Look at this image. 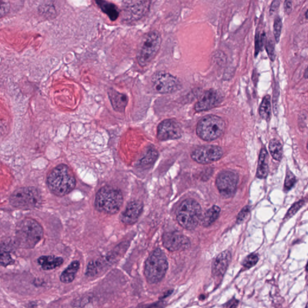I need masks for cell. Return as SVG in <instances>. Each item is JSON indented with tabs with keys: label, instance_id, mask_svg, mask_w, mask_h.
Returning <instances> with one entry per match:
<instances>
[{
	"label": "cell",
	"instance_id": "cell-1",
	"mask_svg": "<svg viewBox=\"0 0 308 308\" xmlns=\"http://www.w3.org/2000/svg\"><path fill=\"white\" fill-rule=\"evenodd\" d=\"M47 184L54 194L64 196L71 193L76 187V179L70 167L66 164H60L49 173Z\"/></svg>",
	"mask_w": 308,
	"mask_h": 308
},
{
	"label": "cell",
	"instance_id": "cell-2",
	"mask_svg": "<svg viewBox=\"0 0 308 308\" xmlns=\"http://www.w3.org/2000/svg\"><path fill=\"white\" fill-rule=\"evenodd\" d=\"M124 197L120 190L105 186L96 194L95 207L98 211L107 214H115L121 210Z\"/></svg>",
	"mask_w": 308,
	"mask_h": 308
},
{
	"label": "cell",
	"instance_id": "cell-3",
	"mask_svg": "<svg viewBox=\"0 0 308 308\" xmlns=\"http://www.w3.org/2000/svg\"><path fill=\"white\" fill-rule=\"evenodd\" d=\"M43 227L34 219H26L17 226V242L21 247L31 249L43 238Z\"/></svg>",
	"mask_w": 308,
	"mask_h": 308
},
{
	"label": "cell",
	"instance_id": "cell-4",
	"mask_svg": "<svg viewBox=\"0 0 308 308\" xmlns=\"http://www.w3.org/2000/svg\"><path fill=\"white\" fill-rule=\"evenodd\" d=\"M169 264L165 253L160 248L154 250L146 259L145 275L150 283L161 282L168 270Z\"/></svg>",
	"mask_w": 308,
	"mask_h": 308
},
{
	"label": "cell",
	"instance_id": "cell-5",
	"mask_svg": "<svg viewBox=\"0 0 308 308\" xmlns=\"http://www.w3.org/2000/svg\"><path fill=\"white\" fill-rule=\"evenodd\" d=\"M202 219V208L198 202L186 199L181 203L176 211V220L182 228L193 230L198 226Z\"/></svg>",
	"mask_w": 308,
	"mask_h": 308
},
{
	"label": "cell",
	"instance_id": "cell-6",
	"mask_svg": "<svg viewBox=\"0 0 308 308\" xmlns=\"http://www.w3.org/2000/svg\"><path fill=\"white\" fill-rule=\"evenodd\" d=\"M161 44V37L158 31H151L145 36L137 54V61L140 67H145L153 61Z\"/></svg>",
	"mask_w": 308,
	"mask_h": 308
},
{
	"label": "cell",
	"instance_id": "cell-7",
	"mask_svg": "<svg viewBox=\"0 0 308 308\" xmlns=\"http://www.w3.org/2000/svg\"><path fill=\"white\" fill-rule=\"evenodd\" d=\"M225 128V122L222 118L216 115H208L197 124L196 133L205 141H213L223 135Z\"/></svg>",
	"mask_w": 308,
	"mask_h": 308
},
{
	"label": "cell",
	"instance_id": "cell-8",
	"mask_svg": "<svg viewBox=\"0 0 308 308\" xmlns=\"http://www.w3.org/2000/svg\"><path fill=\"white\" fill-rule=\"evenodd\" d=\"M41 200L40 191L32 187L20 188L15 191L10 197L11 205L22 210L37 208L41 205Z\"/></svg>",
	"mask_w": 308,
	"mask_h": 308
},
{
	"label": "cell",
	"instance_id": "cell-9",
	"mask_svg": "<svg viewBox=\"0 0 308 308\" xmlns=\"http://www.w3.org/2000/svg\"><path fill=\"white\" fill-rule=\"evenodd\" d=\"M152 86L161 94H169L177 91L181 85L178 79L165 72H157L152 77Z\"/></svg>",
	"mask_w": 308,
	"mask_h": 308
},
{
	"label": "cell",
	"instance_id": "cell-10",
	"mask_svg": "<svg viewBox=\"0 0 308 308\" xmlns=\"http://www.w3.org/2000/svg\"><path fill=\"white\" fill-rule=\"evenodd\" d=\"M238 182V176L235 172L226 170L220 173L216 179V186L221 196L229 198L234 195Z\"/></svg>",
	"mask_w": 308,
	"mask_h": 308
},
{
	"label": "cell",
	"instance_id": "cell-11",
	"mask_svg": "<svg viewBox=\"0 0 308 308\" xmlns=\"http://www.w3.org/2000/svg\"><path fill=\"white\" fill-rule=\"evenodd\" d=\"M222 149L219 146L205 145L197 148L191 152V158L196 162L207 164L219 160L223 156Z\"/></svg>",
	"mask_w": 308,
	"mask_h": 308
},
{
	"label": "cell",
	"instance_id": "cell-12",
	"mask_svg": "<svg viewBox=\"0 0 308 308\" xmlns=\"http://www.w3.org/2000/svg\"><path fill=\"white\" fill-rule=\"evenodd\" d=\"M182 135L181 125L174 119H165L157 127V137L160 141L180 139Z\"/></svg>",
	"mask_w": 308,
	"mask_h": 308
},
{
	"label": "cell",
	"instance_id": "cell-13",
	"mask_svg": "<svg viewBox=\"0 0 308 308\" xmlns=\"http://www.w3.org/2000/svg\"><path fill=\"white\" fill-rule=\"evenodd\" d=\"M164 247L170 252L181 251L188 249L191 243L189 238L178 232H166L163 235Z\"/></svg>",
	"mask_w": 308,
	"mask_h": 308
},
{
	"label": "cell",
	"instance_id": "cell-14",
	"mask_svg": "<svg viewBox=\"0 0 308 308\" xmlns=\"http://www.w3.org/2000/svg\"><path fill=\"white\" fill-rule=\"evenodd\" d=\"M222 101V96L216 90L210 89L205 92L195 104L194 109L197 112H205L216 107Z\"/></svg>",
	"mask_w": 308,
	"mask_h": 308
},
{
	"label": "cell",
	"instance_id": "cell-15",
	"mask_svg": "<svg viewBox=\"0 0 308 308\" xmlns=\"http://www.w3.org/2000/svg\"><path fill=\"white\" fill-rule=\"evenodd\" d=\"M143 210V203L139 200H133L128 203L121 215L122 222L126 225H133L141 216Z\"/></svg>",
	"mask_w": 308,
	"mask_h": 308
},
{
	"label": "cell",
	"instance_id": "cell-16",
	"mask_svg": "<svg viewBox=\"0 0 308 308\" xmlns=\"http://www.w3.org/2000/svg\"><path fill=\"white\" fill-rule=\"evenodd\" d=\"M125 13L128 20H139L147 13L149 2H127Z\"/></svg>",
	"mask_w": 308,
	"mask_h": 308
},
{
	"label": "cell",
	"instance_id": "cell-17",
	"mask_svg": "<svg viewBox=\"0 0 308 308\" xmlns=\"http://www.w3.org/2000/svg\"><path fill=\"white\" fill-rule=\"evenodd\" d=\"M231 253L228 250L220 253L214 259L212 264V274L215 277H222L226 273L230 262L231 261Z\"/></svg>",
	"mask_w": 308,
	"mask_h": 308
},
{
	"label": "cell",
	"instance_id": "cell-18",
	"mask_svg": "<svg viewBox=\"0 0 308 308\" xmlns=\"http://www.w3.org/2000/svg\"><path fill=\"white\" fill-rule=\"evenodd\" d=\"M107 94L110 103L115 111L124 113L128 104V96L113 88H110Z\"/></svg>",
	"mask_w": 308,
	"mask_h": 308
},
{
	"label": "cell",
	"instance_id": "cell-19",
	"mask_svg": "<svg viewBox=\"0 0 308 308\" xmlns=\"http://www.w3.org/2000/svg\"><path fill=\"white\" fill-rule=\"evenodd\" d=\"M38 262L44 270H51L58 268L64 262L62 257L56 256H42L38 259Z\"/></svg>",
	"mask_w": 308,
	"mask_h": 308
},
{
	"label": "cell",
	"instance_id": "cell-20",
	"mask_svg": "<svg viewBox=\"0 0 308 308\" xmlns=\"http://www.w3.org/2000/svg\"><path fill=\"white\" fill-rule=\"evenodd\" d=\"M98 7L101 9L103 13L107 15V17L112 22H115L119 16V11L116 5L111 2L98 0L95 1Z\"/></svg>",
	"mask_w": 308,
	"mask_h": 308
},
{
	"label": "cell",
	"instance_id": "cell-21",
	"mask_svg": "<svg viewBox=\"0 0 308 308\" xmlns=\"http://www.w3.org/2000/svg\"><path fill=\"white\" fill-rule=\"evenodd\" d=\"M268 155L265 148H262L260 152L258 169H257L256 176L259 179H264L267 177L268 173Z\"/></svg>",
	"mask_w": 308,
	"mask_h": 308
},
{
	"label": "cell",
	"instance_id": "cell-22",
	"mask_svg": "<svg viewBox=\"0 0 308 308\" xmlns=\"http://www.w3.org/2000/svg\"><path fill=\"white\" fill-rule=\"evenodd\" d=\"M80 268V262L74 261L62 272L60 279L61 282L64 283H70L74 280L76 274Z\"/></svg>",
	"mask_w": 308,
	"mask_h": 308
},
{
	"label": "cell",
	"instance_id": "cell-23",
	"mask_svg": "<svg viewBox=\"0 0 308 308\" xmlns=\"http://www.w3.org/2000/svg\"><path fill=\"white\" fill-rule=\"evenodd\" d=\"M220 208L216 205H214L206 212L204 216L202 217L201 222L204 227L210 226L216 222L219 217Z\"/></svg>",
	"mask_w": 308,
	"mask_h": 308
},
{
	"label": "cell",
	"instance_id": "cell-24",
	"mask_svg": "<svg viewBox=\"0 0 308 308\" xmlns=\"http://www.w3.org/2000/svg\"><path fill=\"white\" fill-rule=\"evenodd\" d=\"M158 157L157 151L154 148L149 149L144 156L140 160V166L143 168H148V167L153 165L155 161H157Z\"/></svg>",
	"mask_w": 308,
	"mask_h": 308
},
{
	"label": "cell",
	"instance_id": "cell-25",
	"mask_svg": "<svg viewBox=\"0 0 308 308\" xmlns=\"http://www.w3.org/2000/svg\"><path fill=\"white\" fill-rule=\"evenodd\" d=\"M269 150L275 160L280 161L283 155L282 146L276 139H272L269 143Z\"/></svg>",
	"mask_w": 308,
	"mask_h": 308
},
{
	"label": "cell",
	"instance_id": "cell-26",
	"mask_svg": "<svg viewBox=\"0 0 308 308\" xmlns=\"http://www.w3.org/2000/svg\"><path fill=\"white\" fill-rule=\"evenodd\" d=\"M259 115L265 121H269L271 116V101L269 95L265 96L263 98L259 110Z\"/></svg>",
	"mask_w": 308,
	"mask_h": 308
},
{
	"label": "cell",
	"instance_id": "cell-27",
	"mask_svg": "<svg viewBox=\"0 0 308 308\" xmlns=\"http://www.w3.org/2000/svg\"><path fill=\"white\" fill-rule=\"evenodd\" d=\"M14 259L12 257L10 250L5 244H0V264L8 266L13 264Z\"/></svg>",
	"mask_w": 308,
	"mask_h": 308
},
{
	"label": "cell",
	"instance_id": "cell-28",
	"mask_svg": "<svg viewBox=\"0 0 308 308\" xmlns=\"http://www.w3.org/2000/svg\"><path fill=\"white\" fill-rule=\"evenodd\" d=\"M259 257L256 253H251L248 255L243 262V265L245 268L249 269L255 266L258 262Z\"/></svg>",
	"mask_w": 308,
	"mask_h": 308
},
{
	"label": "cell",
	"instance_id": "cell-29",
	"mask_svg": "<svg viewBox=\"0 0 308 308\" xmlns=\"http://www.w3.org/2000/svg\"><path fill=\"white\" fill-rule=\"evenodd\" d=\"M295 182V176L290 170H288L286 173L285 184H284V189L286 191L291 190L294 187Z\"/></svg>",
	"mask_w": 308,
	"mask_h": 308
},
{
	"label": "cell",
	"instance_id": "cell-30",
	"mask_svg": "<svg viewBox=\"0 0 308 308\" xmlns=\"http://www.w3.org/2000/svg\"><path fill=\"white\" fill-rule=\"evenodd\" d=\"M274 35L277 43H279L281 32H282V22L279 17H277L274 22Z\"/></svg>",
	"mask_w": 308,
	"mask_h": 308
},
{
	"label": "cell",
	"instance_id": "cell-31",
	"mask_svg": "<svg viewBox=\"0 0 308 308\" xmlns=\"http://www.w3.org/2000/svg\"><path fill=\"white\" fill-rule=\"evenodd\" d=\"M304 203V202L303 200L295 203L292 206L291 208L289 209L288 213H286L285 219H288L290 217L294 216V215H295V214L297 213V212L300 210L302 207H303Z\"/></svg>",
	"mask_w": 308,
	"mask_h": 308
},
{
	"label": "cell",
	"instance_id": "cell-32",
	"mask_svg": "<svg viewBox=\"0 0 308 308\" xmlns=\"http://www.w3.org/2000/svg\"><path fill=\"white\" fill-rule=\"evenodd\" d=\"M99 268L95 261L90 262L86 271V275L89 277L94 276L98 273Z\"/></svg>",
	"mask_w": 308,
	"mask_h": 308
},
{
	"label": "cell",
	"instance_id": "cell-33",
	"mask_svg": "<svg viewBox=\"0 0 308 308\" xmlns=\"http://www.w3.org/2000/svg\"><path fill=\"white\" fill-rule=\"evenodd\" d=\"M266 50H267L268 55L271 61H274L276 55H275L274 45L273 42L271 40L267 41V44H266Z\"/></svg>",
	"mask_w": 308,
	"mask_h": 308
},
{
	"label": "cell",
	"instance_id": "cell-34",
	"mask_svg": "<svg viewBox=\"0 0 308 308\" xmlns=\"http://www.w3.org/2000/svg\"><path fill=\"white\" fill-rule=\"evenodd\" d=\"M10 10V4L8 2L0 1V19L7 15Z\"/></svg>",
	"mask_w": 308,
	"mask_h": 308
},
{
	"label": "cell",
	"instance_id": "cell-35",
	"mask_svg": "<svg viewBox=\"0 0 308 308\" xmlns=\"http://www.w3.org/2000/svg\"><path fill=\"white\" fill-rule=\"evenodd\" d=\"M250 208L249 207H245L243 210L240 211L237 217V223L238 224L241 223L243 222L247 216L248 214L249 213Z\"/></svg>",
	"mask_w": 308,
	"mask_h": 308
},
{
	"label": "cell",
	"instance_id": "cell-36",
	"mask_svg": "<svg viewBox=\"0 0 308 308\" xmlns=\"http://www.w3.org/2000/svg\"><path fill=\"white\" fill-rule=\"evenodd\" d=\"M292 9V3L290 1H285L284 2V10L287 15H289L291 13Z\"/></svg>",
	"mask_w": 308,
	"mask_h": 308
},
{
	"label": "cell",
	"instance_id": "cell-37",
	"mask_svg": "<svg viewBox=\"0 0 308 308\" xmlns=\"http://www.w3.org/2000/svg\"><path fill=\"white\" fill-rule=\"evenodd\" d=\"M279 7L280 2L274 1L273 3H272L270 10V14H272L274 13H276V12L278 10V9H279Z\"/></svg>",
	"mask_w": 308,
	"mask_h": 308
},
{
	"label": "cell",
	"instance_id": "cell-38",
	"mask_svg": "<svg viewBox=\"0 0 308 308\" xmlns=\"http://www.w3.org/2000/svg\"><path fill=\"white\" fill-rule=\"evenodd\" d=\"M238 305V301L237 300H236L234 303H233L231 305V307L230 308H236L237 307Z\"/></svg>",
	"mask_w": 308,
	"mask_h": 308
}]
</instances>
